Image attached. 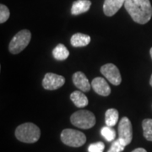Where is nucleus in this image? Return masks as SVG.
<instances>
[{"instance_id":"nucleus-1","label":"nucleus","mask_w":152,"mask_h":152,"mask_svg":"<svg viewBox=\"0 0 152 152\" xmlns=\"http://www.w3.org/2000/svg\"><path fill=\"white\" fill-rule=\"evenodd\" d=\"M124 7L133 20L138 24H146L151 19L152 6L150 0H125Z\"/></svg>"},{"instance_id":"nucleus-2","label":"nucleus","mask_w":152,"mask_h":152,"mask_svg":"<svg viewBox=\"0 0 152 152\" xmlns=\"http://www.w3.org/2000/svg\"><path fill=\"white\" fill-rule=\"evenodd\" d=\"M41 136V130L32 123H26L17 127L15 129V137L18 140L32 144L38 141Z\"/></svg>"},{"instance_id":"nucleus-3","label":"nucleus","mask_w":152,"mask_h":152,"mask_svg":"<svg viewBox=\"0 0 152 152\" xmlns=\"http://www.w3.org/2000/svg\"><path fill=\"white\" fill-rule=\"evenodd\" d=\"M71 124L83 129H91L96 124V117L93 113L88 110H80L72 114L70 118Z\"/></svg>"},{"instance_id":"nucleus-4","label":"nucleus","mask_w":152,"mask_h":152,"mask_svg":"<svg viewBox=\"0 0 152 152\" xmlns=\"http://www.w3.org/2000/svg\"><path fill=\"white\" fill-rule=\"evenodd\" d=\"M31 39V33L28 30H22L15 35L9 45V50L12 54L21 53L27 47Z\"/></svg>"},{"instance_id":"nucleus-5","label":"nucleus","mask_w":152,"mask_h":152,"mask_svg":"<svg viewBox=\"0 0 152 152\" xmlns=\"http://www.w3.org/2000/svg\"><path fill=\"white\" fill-rule=\"evenodd\" d=\"M61 140L62 142L71 147H80L86 142V136L80 131L66 129L61 133Z\"/></svg>"},{"instance_id":"nucleus-6","label":"nucleus","mask_w":152,"mask_h":152,"mask_svg":"<svg viewBox=\"0 0 152 152\" xmlns=\"http://www.w3.org/2000/svg\"><path fill=\"white\" fill-rule=\"evenodd\" d=\"M133 139V129L130 120L124 117L118 124V140L124 145H129Z\"/></svg>"},{"instance_id":"nucleus-7","label":"nucleus","mask_w":152,"mask_h":152,"mask_svg":"<svg viewBox=\"0 0 152 152\" xmlns=\"http://www.w3.org/2000/svg\"><path fill=\"white\" fill-rule=\"evenodd\" d=\"M102 75L113 86H119L122 82V76L118 68L113 64H107L101 67Z\"/></svg>"},{"instance_id":"nucleus-8","label":"nucleus","mask_w":152,"mask_h":152,"mask_svg":"<svg viewBox=\"0 0 152 152\" xmlns=\"http://www.w3.org/2000/svg\"><path fill=\"white\" fill-rule=\"evenodd\" d=\"M65 83V79L62 75H58L53 73H48L44 76L42 80V86L48 91H54L62 87Z\"/></svg>"},{"instance_id":"nucleus-9","label":"nucleus","mask_w":152,"mask_h":152,"mask_svg":"<svg viewBox=\"0 0 152 152\" xmlns=\"http://www.w3.org/2000/svg\"><path fill=\"white\" fill-rule=\"evenodd\" d=\"M91 87L95 92L102 96H107L111 93V88L107 80L102 77L95 78L91 82Z\"/></svg>"},{"instance_id":"nucleus-10","label":"nucleus","mask_w":152,"mask_h":152,"mask_svg":"<svg viewBox=\"0 0 152 152\" xmlns=\"http://www.w3.org/2000/svg\"><path fill=\"white\" fill-rule=\"evenodd\" d=\"M72 80H73L74 85L79 90H80L81 91L86 92V91H89L91 90V86L90 84V81L88 80L86 75L80 71H78V72L75 73L73 75Z\"/></svg>"},{"instance_id":"nucleus-11","label":"nucleus","mask_w":152,"mask_h":152,"mask_svg":"<svg viewBox=\"0 0 152 152\" xmlns=\"http://www.w3.org/2000/svg\"><path fill=\"white\" fill-rule=\"evenodd\" d=\"M125 0H105L103 12L107 16H113L124 4Z\"/></svg>"},{"instance_id":"nucleus-12","label":"nucleus","mask_w":152,"mask_h":152,"mask_svg":"<svg viewBox=\"0 0 152 152\" xmlns=\"http://www.w3.org/2000/svg\"><path fill=\"white\" fill-rule=\"evenodd\" d=\"M91 2L90 0H76L73 3L71 8V14L73 15H78L84 14L90 10Z\"/></svg>"},{"instance_id":"nucleus-13","label":"nucleus","mask_w":152,"mask_h":152,"mask_svg":"<svg viewBox=\"0 0 152 152\" xmlns=\"http://www.w3.org/2000/svg\"><path fill=\"white\" fill-rule=\"evenodd\" d=\"M71 45L75 48L86 47L91 42V37L83 33H76L70 39Z\"/></svg>"},{"instance_id":"nucleus-14","label":"nucleus","mask_w":152,"mask_h":152,"mask_svg":"<svg viewBox=\"0 0 152 152\" xmlns=\"http://www.w3.org/2000/svg\"><path fill=\"white\" fill-rule=\"evenodd\" d=\"M70 99L73 102V103L75 104L77 107H80V108L86 107L89 103L86 96L81 91H78L71 93Z\"/></svg>"},{"instance_id":"nucleus-15","label":"nucleus","mask_w":152,"mask_h":152,"mask_svg":"<svg viewBox=\"0 0 152 152\" xmlns=\"http://www.w3.org/2000/svg\"><path fill=\"white\" fill-rule=\"evenodd\" d=\"M119 118V113L118 110L115 108H110L107 110L105 114V122L107 126L109 127H113L118 124Z\"/></svg>"},{"instance_id":"nucleus-16","label":"nucleus","mask_w":152,"mask_h":152,"mask_svg":"<svg viewBox=\"0 0 152 152\" xmlns=\"http://www.w3.org/2000/svg\"><path fill=\"white\" fill-rule=\"evenodd\" d=\"M53 55L55 59L64 61L69 56V51L64 44H58V46L53 50Z\"/></svg>"},{"instance_id":"nucleus-17","label":"nucleus","mask_w":152,"mask_h":152,"mask_svg":"<svg viewBox=\"0 0 152 152\" xmlns=\"http://www.w3.org/2000/svg\"><path fill=\"white\" fill-rule=\"evenodd\" d=\"M143 134L149 141H152V119L146 118L142 122Z\"/></svg>"},{"instance_id":"nucleus-18","label":"nucleus","mask_w":152,"mask_h":152,"mask_svg":"<svg viewBox=\"0 0 152 152\" xmlns=\"http://www.w3.org/2000/svg\"><path fill=\"white\" fill-rule=\"evenodd\" d=\"M101 134L109 142L114 141L116 138V131L114 130L112 127H109V126L103 127L101 130Z\"/></svg>"},{"instance_id":"nucleus-19","label":"nucleus","mask_w":152,"mask_h":152,"mask_svg":"<svg viewBox=\"0 0 152 152\" xmlns=\"http://www.w3.org/2000/svg\"><path fill=\"white\" fill-rule=\"evenodd\" d=\"M10 15V10L8 9V7L4 4L0 5V23L4 24V22H6Z\"/></svg>"},{"instance_id":"nucleus-20","label":"nucleus","mask_w":152,"mask_h":152,"mask_svg":"<svg viewBox=\"0 0 152 152\" xmlns=\"http://www.w3.org/2000/svg\"><path fill=\"white\" fill-rule=\"evenodd\" d=\"M105 149V145L103 142H96L90 145L88 147L89 152H103Z\"/></svg>"},{"instance_id":"nucleus-21","label":"nucleus","mask_w":152,"mask_h":152,"mask_svg":"<svg viewBox=\"0 0 152 152\" xmlns=\"http://www.w3.org/2000/svg\"><path fill=\"white\" fill-rule=\"evenodd\" d=\"M125 146L120 142V140L118 139L117 140H114L112 144L107 152H122L124 150Z\"/></svg>"},{"instance_id":"nucleus-22","label":"nucleus","mask_w":152,"mask_h":152,"mask_svg":"<svg viewBox=\"0 0 152 152\" xmlns=\"http://www.w3.org/2000/svg\"><path fill=\"white\" fill-rule=\"evenodd\" d=\"M132 152H147L145 149L144 148H137L135 150H134Z\"/></svg>"},{"instance_id":"nucleus-23","label":"nucleus","mask_w":152,"mask_h":152,"mask_svg":"<svg viewBox=\"0 0 152 152\" xmlns=\"http://www.w3.org/2000/svg\"><path fill=\"white\" fill-rule=\"evenodd\" d=\"M150 85L152 86V75L151 76V80H150Z\"/></svg>"},{"instance_id":"nucleus-24","label":"nucleus","mask_w":152,"mask_h":152,"mask_svg":"<svg viewBox=\"0 0 152 152\" xmlns=\"http://www.w3.org/2000/svg\"><path fill=\"white\" fill-rule=\"evenodd\" d=\"M150 53H151V57L152 58V48H151V50H150Z\"/></svg>"}]
</instances>
